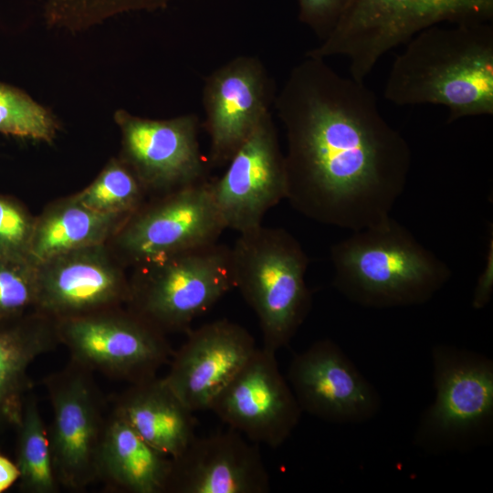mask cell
Listing matches in <instances>:
<instances>
[{"mask_svg": "<svg viewBox=\"0 0 493 493\" xmlns=\"http://www.w3.org/2000/svg\"><path fill=\"white\" fill-rule=\"evenodd\" d=\"M274 107L286 131V199L297 212L351 232L391 217L412 152L364 81L306 56L290 70Z\"/></svg>", "mask_w": 493, "mask_h": 493, "instance_id": "cell-1", "label": "cell"}, {"mask_svg": "<svg viewBox=\"0 0 493 493\" xmlns=\"http://www.w3.org/2000/svg\"><path fill=\"white\" fill-rule=\"evenodd\" d=\"M414 35L393 62L384 98L447 108L448 122L493 114L491 22L446 24Z\"/></svg>", "mask_w": 493, "mask_h": 493, "instance_id": "cell-2", "label": "cell"}, {"mask_svg": "<svg viewBox=\"0 0 493 493\" xmlns=\"http://www.w3.org/2000/svg\"><path fill=\"white\" fill-rule=\"evenodd\" d=\"M330 260L335 288L370 308L424 304L451 278L446 263L392 217L334 244Z\"/></svg>", "mask_w": 493, "mask_h": 493, "instance_id": "cell-3", "label": "cell"}, {"mask_svg": "<svg viewBox=\"0 0 493 493\" xmlns=\"http://www.w3.org/2000/svg\"><path fill=\"white\" fill-rule=\"evenodd\" d=\"M230 250L235 289L258 320L263 348L277 352L311 308L305 279L309 257L289 232L263 225L240 233Z\"/></svg>", "mask_w": 493, "mask_h": 493, "instance_id": "cell-4", "label": "cell"}, {"mask_svg": "<svg viewBox=\"0 0 493 493\" xmlns=\"http://www.w3.org/2000/svg\"><path fill=\"white\" fill-rule=\"evenodd\" d=\"M493 0H351L333 31L307 56H341L364 81L377 62L420 31L445 24L491 22Z\"/></svg>", "mask_w": 493, "mask_h": 493, "instance_id": "cell-5", "label": "cell"}, {"mask_svg": "<svg viewBox=\"0 0 493 493\" xmlns=\"http://www.w3.org/2000/svg\"><path fill=\"white\" fill-rule=\"evenodd\" d=\"M132 269L125 306L164 333L186 332L235 289L230 247L218 242Z\"/></svg>", "mask_w": 493, "mask_h": 493, "instance_id": "cell-6", "label": "cell"}, {"mask_svg": "<svg viewBox=\"0 0 493 493\" xmlns=\"http://www.w3.org/2000/svg\"><path fill=\"white\" fill-rule=\"evenodd\" d=\"M55 321L70 362L130 383L155 377L174 351L166 333L126 306Z\"/></svg>", "mask_w": 493, "mask_h": 493, "instance_id": "cell-7", "label": "cell"}, {"mask_svg": "<svg viewBox=\"0 0 493 493\" xmlns=\"http://www.w3.org/2000/svg\"><path fill=\"white\" fill-rule=\"evenodd\" d=\"M224 230L206 180L147 200L107 245L126 268H133L217 243Z\"/></svg>", "mask_w": 493, "mask_h": 493, "instance_id": "cell-8", "label": "cell"}, {"mask_svg": "<svg viewBox=\"0 0 493 493\" xmlns=\"http://www.w3.org/2000/svg\"><path fill=\"white\" fill-rule=\"evenodd\" d=\"M435 396L415 440L429 449L461 447L483 436L493 420V362L479 353L437 345L432 351Z\"/></svg>", "mask_w": 493, "mask_h": 493, "instance_id": "cell-9", "label": "cell"}, {"mask_svg": "<svg viewBox=\"0 0 493 493\" xmlns=\"http://www.w3.org/2000/svg\"><path fill=\"white\" fill-rule=\"evenodd\" d=\"M52 407L48 432L54 473L59 486L79 491L98 480V456L107 417L91 372L70 362L47 377Z\"/></svg>", "mask_w": 493, "mask_h": 493, "instance_id": "cell-10", "label": "cell"}, {"mask_svg": "<svg viewBox=\"0 0 493 493\" xmlns=\"http://www.w3.org/2000/svg\"><path fill=\"white\" fill-rule=\"evenodd\" d=\"M113 119L121 132L119 157L136 174L148 196L162 195L207 180L199 145V118L184 114L155 120L120 109Z\"/></svg>", "mask_w": 493, "mask_h": 493, "instance_id": "cell-11", "label": "cell"}, {"mask_svg": "<svg viewBox=\"0 0 493 493\" xmlns=\"http://www.w3.org/2000/svg\"><path fill=\"white\" fill-rule=\"evenodd\" d=\"M276 89L263 62L237 56L205 79L202 102L209 136V163L226 165L235 152L271 113Z\"/></svg>", "mask_w": 493, "mask_h": 493, "instance_id": "cell-12", "label": "cell"}, {"mask_svg": "<svg viewBox=\"0 0 493 493\" xmlns=\"http://www.w3.org/2000/svg\"><path fill=\"white\" fill-rule=\"evenodd\" d=\"M250 442L280 446L302 411L270 350L257 348L213 401L210 408Z\"/></svg>", "mask_w": 493, "mask_h": 493, "instance_id": "cell-13", "label": "cell"}, {"mask_svg": "<svg viewBox=\"0 0 493 493\" xmlns=\"http://www.w3.org/2000/svg\"><path fill=\"white\" fill-rule=\"evenodd\" d=\"M225 173L209 181L226 229L244 233L262 226L287 195L285 157L271 113L235 152Z\"/></svg>", "mask_w": 493, "mask_h": 493, "instance_id": "cell-14", "label": "cell"}, {"mask_svg": "<svg viewBox=\"0 0 493 493\" xmlns=\"http://www.w3.org/2000/svg\"><path fill=\"white\" fill-rule=\"evenodd\" d=\"M36 265V311L54 320L128 302L126 267L107 244L69 251Z\"/></svg>", "mask_w": 493, "mask_h": 493, "instance_id": "cell-15", "label": "cell"}, {"mask_svg": "<svg viewBox=\"0 0 493 493\" xmlns=\"http://www.w3.org/2000/svg\"><path fill=\"white\" fill-rule=\"evenodd\" d=\"M287 380L301 411L327 422L362 423L380 410L375 388L329 339L319 340L296 354Z\"/></svg>", "mask_w": 493, "mask_h": 493, "instance_id": "cell-16", "label": "cell"}, {"mask_svg": "<svg viewBox=\"0 0 493 493\" xmlns=\"http://www.w3.org/2000/svg\"><path fill=\"white\" fill-rule=\"evenodd\" d=\"M186 333L163 379L192 412L206 411L255 351L256 341L246 328L226 319Z\"/></svg>", "mask_w": 493, "mask_h": 493, "instance_id": "cell-17", "label": "cell"}, {"mask_svg": "<svg viewBox=\"0 0 493 493\" xmlns=\"http://www.w3.org/2000/svg\"><path fill=\"white\" fill-rule=\"evenodd\" d=\"M172 459L166 493H267L270 478L257 444L229 428L195 436Z\"/></svg>", "mask_w": 493, "mask_h": 493, "instance_id": "cell-18", "label": "cell"}, {"mask_svg": "<svg viewBox=\"0 0 493 493\" xmlns=\"http://www.w3.org/2000/svg\"><path fill=\"white\" fill-rule=\"evenodd\" d=\"M112 412L170 458L179 456L196 436L194 412L157 376L131 383L116 398Z\"/></svg>", "mask_w": 493, "mask_h": 493, "instance_id": "cell-19", "label": "cell"}, {"mask_svg": "<svg viewBox=\"0 0 493 493\" xmlns=\"http://www.w3.org/2000/svg\"><path fill=\"white\" fill-rule=\"evenodd\" d=\"M58 344L56 321L36 310L0 321V431L17 426L30 387L28 369Z\"/></svg>", "mask_w": 493, "mask_h": 493, "instance_id": "cell-20", "label": "cell"}, {"mask_svg": "<svg viewBox=\"0 0 493 493\" xmlns=\"http://www.w3.org/2000/svg\"><path fill=\"white\" fill-rule=\"evenodd\" d=\"M172 459L149 446L117 414L107 417L98 480L128 493H166Z\"/></svg>", "mask_w": 493, "mask_h": 493, "instance_id": "cell-21", "label": "cell"}, {"mask_svg": "<svg viewBox=\"0 0 493 493\" xmlns=\"http://www.w3.org/2000/svg\"><path fill=\"white\" fill-rule=\"evenodd\" d=\"M127 218L93 211L74 194L59 198L35 217L28 257L37 264L69 251L107 244Z\"/></svg>", "mask_w": 493, "mask_h": 493, "instance_id": "cell-22", "label": "cell"}, {"mask_svg": "<svg viewBox=\"0 0 493 493\" xmlns=\"http://www.w3.org/2000/svg\"><path fill=\"white\" fill-rule=\"evenodd\" d=\"M16 429V463L21 488L29 493L57 492L59 485L53 469L48 432L33 396L26 399Z\"/></svg>", "mask_w": 493, "mask_h": 493, "instance_id": "cell-23", "label": "cell"}, {"mask_svg": "<svg viewBox=\"0 0 493 493\" xmlns=\"http://www.w3.org/2000/svg\"><path fill=\"white\" fill-rule=\"evenodd\" d=\"M74 195L93 211L126 217L148 198L136 174L119 156L111 158L96 178Z\"/></svg>", "mask_w": 493, "mask_h": 493, "instance_id": "cell-24", "label": "cell"}, {"mask_svg": "<svg viewBox=\"0 0 493 493\" xmlns=\"http://www.w3.org/2000/svg\"><path fill=\"white\" fill-rule=\"evenodd\" d=\"M58 130L47 109L24 90L0 81V133L50 143Z\"/></svg>", "mask_w": 493, "mask_h": 493, "instance_id": "cell-25", "label": "cell"}, {"mask_svg": "<svg viewBox=\"0 0 493 493\" xmlns=\"http://www.w3.org/2000/svg\"><path fill=\"white\" fill-rule=\"evenodd\" d=\"M37 265L26 257H0V321L36 310Z\"/></svg>", "mask_w": 493, "mask_h": 493, "instance_id": "cell-26", "label": "cell"}, {"mask_svg": "<svg viewBox=\"0 0 493 493\" xmlns=\"http://www.w3.org/2000/svg\"><path fill=\"white\" fill-rule=\"evenodd\" d=\"M35 217L14 196L0 193V257H28Z\"/></svg>", "mask_w": 493, "mask_h": 493, "instance_id": "cell-27", "label": "cell"}, {"mask_svg": "<svg viewBox=\"0 0 493 493\" xmlns=\"http://www.w3.org/2000/svg\"><path fill=\"white\" fill-rule=\"evenodd\" d=\"M351 0H296L299 20L320 39L336 27Z\"/></svg>", "mask_w": 493, "mask_h": 493, "instance_id": "cell-28", "label": "cell"}, {"mask_svg": "<svg viewBox=\"0 0 493 493\" xmlns=\"http://www.w3.org/2000/svg\"><path fill=\"white\" fill-rule=\"evenodd\" d=\"M488 254L486 268L478 279L472 300V306L476 309H483L489 302L492 294V245Z\"/></svg>", "mask_w": 493, "mask_h": 493, "instance_id": "cell-29", "label": "cell"}, {"mask_svg": "<svg viewBox=\"0 0 493 493\" xmlns=\"http://www.w3.org/2000/svg\"><path fill=\"white\" fill-rule=\"evenodd\" d=\"M20 473L16 462L0 454V493L19 480Z\"/></svg>", "mask_w": 493, "mask_h": 493, "instance_id": "cell-30", "label": "cell"}]
</instances>
